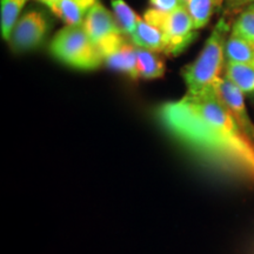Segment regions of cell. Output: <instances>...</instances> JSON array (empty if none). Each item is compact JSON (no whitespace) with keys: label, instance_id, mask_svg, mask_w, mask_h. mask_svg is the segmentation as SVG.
I'll list each match as a JSON object with an SVG mask.
<instances>
[{"label":"cell","instance_id":"obj_1","mask_svg":"<svg viewBox=\"0 0 254 254\" xmlns=\"http://www.w3.org/2000/svg\"><path fill=\"white\" fill-rule=\"evenodd\" d=\"M158 116L168 131L196 153L254 180V142L222 104L215 87L164 104Z\"/></svg>","mask_w":254,"mask_h":254},{"label":"cell","instance_id":"obj_2","mask_svg":"<svg viewBox=\"0 0 254 254\" xmlns=\"http://www.w3.org/2000/svg\"><path fill=\"white\" fill-rule=\"evenodd\" d=\"M231 28L226 18L219 19L198 58L183 69V78L189 94H201L215 87L226 64L225 45Z\"/></svg>","mask_w":254,"mask_h":254},{"label":"cell","instance_id":"obj_3","mask_svg":"<svg viewBox=\"0 0 254 254\" xmlns=\"http://www.w3.org/2000/svg\"><path fill=\"white\" fill-rule=\"evenodd\" d=\"M50 50L55 58L78 69L90 71L104 63L99 50L82 26L66 25L53 38Z\"/></svg>","mask_w":254,"mask_h":254},{"label":"cell","instance_id":"obj_4","mask_svg":"<svg viewBox=\"0 0 254 254\" xmlns=\"http://www.w3.org/2000/svg\"><path fill=\"white\" fill-rule=\"evenodd\" d=\"M144 19L161 32L165 43L164 53L166 55H180L196 37V30L186 5L170 13L151 7L145 11Z\"/></svg>","mask_w":254,"mask_h":254},{"label":"cell","instance_id":"obj_5","mask_svg":"<svg viewBox=\"0 0 254 254\" xmlns=\"http://www.w3.org/2000/svg\"><path fill=\"white\" fill-rule=\"evenodd\" d=\"M82 27L99 50L103 58L127 40V37L120 30L114 14L99 1L95 2L88 11Z\"/></svg>","mask_w":254,"mask_h":254},{"label":"cell","instance_id":"obj_6","mask_svg":"<svg viewBox=\"0 0 254 254\" xmlns=\"http://www.w3.org/2000/svg\"><path fill=\"white\" fill-rule=\"evenodd\" d=\"M47 30L49 25L43 13L38 11L27 12L19 18L8 43L18 52L30 51L40 45L46 37Z\"/></svg>","mask_w":254,"mask_h":254},{"label":"cell","instance_id":"obj_7","mask_svg":"<svg viewBox=\"0 0 254 254\" xmlns=\"http://www.w3.org/2000/svg\"><path fill=\"white\" fill-rule=\"evenodd\" d=\"M215 91L225 107L230 111L233 118L239 124L241 129L254 142V124L247 112L245 98H244L245 94L243 93V91H240L233 82L225 77L218 79Z\"/></svg>","mask_w":254,"mask_h":254},{"label":"cell","instance_id":"obj_8","mask_svg":"<svg viewBox=\"0 0 254 254\" xmlns=\"http://www.w3.org/2000/svg\"><path fill=\"white\" fill-rule=\"evenodd\" d=\"M98 0H58L51 11L68 26H82L88 11Z\"/></svg>","mask_w":254,"mask_h":254},{"label":"cell","instance_id":"obj_9","mask_svg":"<svg viewBox=\"0 0 254 254\" xmlns=\"http://www.w3.org/2000/svg\"><path fill=\"white\" fill-rule=\"evenodd\" d=\"M104 62L111 68L128 74L129 77L138 78L136 71V47L134 44L129 41L124 43L116 50L104 57Z\"/></svg>","mask_w":254,"mask_h":254},{"label":"cell","instance_id":"obj_10","mask_svg":"<svg viewBox=\"0 0 254 254\" xmlns=\"http://www.w3.org/2000/svg\"><path fill=\"white\" fill-rule=\"evenodd\" d=\"M129 40L136 47L152 51V52H164L165 50L164 37L161 32L140 17L138 19L134 33L129 38Z\"/></svg>","mask_w":254,"mask_h":254},{"label":"cell","instance_id":"obj_11","mask_svg":"<svg viewBox=\"0 0 254 254\" xmlns=\"http://www.w3.org/2000/svg\"><path fill=\"white\" fill-rule=\"evenodd\" d=\"M225 78L233 82L244 94L254 93V65L226 62Z\"/></svg>","mask_w":254,"mask_h":254},{"label":"cell","instance_id":"obj_12","mask_svg":"<svg viewBox=\"0 0 254 254\" xmlns=\"http://www.w3.org/2000/svg\"><path fill=\"white\" fill-rule=\"evenodd\" d=\"M225 0H189L186 8L189 11L195 30L205 27L209 23L215 11L224 5Z\"/></svg>","mask_w":254,"mask_h":254},{"label":"cell","instance_id":"obj_13","mask_svg":"<svg viewBox=\"0 0 254 254\" xmlns=\"http://www.w3.org/2000/svg\"><path fill=\"white\" fill-rule=\"evenodd\" d=\"M225 59L230 63L254 64V44L230 34L225 45Z\"/></svg>","mask_w":254,"mask_h":254},{"label":"cell","instance_id":"obj_14","mask_svg":"<svg viewBox=\"0 0 254 254\" xmlns=\"http://www.w3.org/2000/svg\"><path fill=\"white\" fill-rule=\"evenodd\" d=\"M136 71L138 78L157 79L164 75L165 66L155 52L136 47Z\"/></svg>","mask_w":254,"mask_h":254},{"label":"cell","instance_id":"obj_15","mask_svg":"<svg viewBox=\"0 0 254 254\" xmlns=\"http://www.w3.org/2000/svg\"><path fill=\"white\" fill-rule=\"evenodd\" d=\"M27 0H0V30L1 37L9 41L13 28L19 20V14Z\"/></svg>","mask_w":254,"mask_h":254},{"label":"cell","instance_id":"obj_16","mask_svg":"<svg viewBox=\"0 0 254 254\" xmlns=\"http://www.w3.org/2000/svg\"><path fill=\"white\" fill-rule=\"evenodd\" d=\"M111 6H112L114 18H116L120 30L129 39L136 28L139 15L135 14L131 6L124 0H112Z\"/></svg>","mask_w":254,"mask_h":254},{"label":"cell","instance_id":"obj_17","mask_svg":"<svg viewBox=\"0 0 254 254\" xmlns=\"http://www.w3.org/2000/svg\"><path fill=\"white\" fill-rule=\"evenodd\" d=\"M231 33L254 44V8L247 7L241 11L239 17L232 25Z\"/></svg>","mask_w":254,"mask_h":254},{"label":"cell","instance_id":"obj_18","mask_svg":"<svg viewBox=\"0 0 254 254\" xmlns=\"http://www.w3.org/2000/svg\"><path fill=\"white\" fill-rule=\"evenodd\" d=\"M152 8L159 12L170 13L186 5V0H150Z\"/></svg>","mask_w":254,"mask_h":254},{"label":"cell","instance_id":"obj_19","mask_svg":"<svg viewBox=\"0 0 254 254\" xmlns=\"http://www.w3.org/2000/svg\"><path fill=\"white\" fill-rule=\"evenodd\" d=\"M224 5L228 11H237V9H245L249 6L254 5V0H225Z\"/></svg>","mask_w":254,"mask_h":254},{"label":"cell","instance_id":"obj_20","mask_svg":"<svg viewBox=\"0 0 254 254\" xmlns=\"http://www.w3.org/2000/svg\"><path fill=\"white\" fill-rule=\"evenodd\" d=\"M249 7H250V6H249ZM251 7H253V8H254V5H251Z\"/></svg>","mask_w":254,"mask_h":254},{"label":"cell","instance_id":"obj_21","mask_svg":"<svg viewBox=\"0 0 254 254\" xmlns=\"http://www.w3.org/2000/svg\"><path fill=\"white\" fill-rule=\"evenodd\" d=\"M186 1H189V0H186Z\"/></svg>","mask_w":254,"mask_h":254},{"label":"cell","instance_id":"obj_22","mask_svg":"<svg viewBox=\"0 0 254 254\" xmlns=\"http://www.w3.org/2000/svg\"><path fill=\"white\" fill-rule=\"evenodd\" d=\"M253 65H254V64H253Z\"/></svg>","mask_w":254,"mask_h":254}]
</instances>
